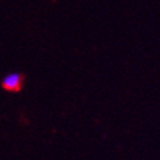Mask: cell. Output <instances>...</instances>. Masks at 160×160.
<instances>
[{"instance_id":"cell-1","label":"cell","mask_w":160,"mask_h":160,"mask_svg":"<svg viewBox=\"0 0 160 160\" xmlns=\"http://www.w3.org/2000/svg\"><path fill=\"white\" fill-rule=\"evenodd\" d=\"M2 86L7 91H18L22 86V76L20 73L7 74L2 81Z\"/></svg>"}]
</instances>
